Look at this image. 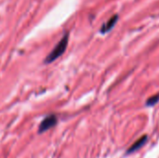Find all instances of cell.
<instances>
[{
	"label": "cell",
	"mask_w": 159,
	"mask_h": 158,
	"mask_svg": "<svg viewBox=\"0 0 159 158\" xmlns=\"http://www.w3.org/2000/svg\"><path fill=\"white\" fill-rule=\"evenodd\" d=\"M68 42H69V33H66L61 39L57 43V45L54 47V48L48 53V55L45 58L44 62L46 64L51 63L53 61H55L58 58H60L61 56H62V54L65 52L67 46H68Z\"/></svg>",
	"instance_id": "cell-1"
},
{
	"label": "cell",
	"mask_w": 159,
	"mask_h": 158,
	"mask_svg": "<svg viewBox=\"0 0 159 158\" xmlns=\"http://www.w3.org/2000/svg\"><path fill=\"white\" fill-rule=\"evenodd\" d=\"M57 123H58V118H57V116L55 115H48L40 123V125L38 127V133L41 134V133H44V132L48 131L51 128L55 127L57 125Z\"/></svg>",
	"instance_id": "cell-2"
},
{
	"label": "cell",
	"mask_w": 159,
	"mask_h": 158,
	"mask_svg": "<svg viewBox=\"0 0 159 158\" xmlns=\"http://www.w3.org/2000/svg\"><path fill=\"white\" fill-rule=\"evenodd\" d=\"M117 20H118V15H114L112 18L109 19L108 21H106V22L102 26V28L100 29V32H101L102 34H106V33L110 32V31L115 27V25L116 24Z\"/></svg>",
	"instance_id": "cell-3"
},
{
	"label": "cell",
	"mask_w": 159,
	"mask_h": 158,
	"mask_svg": "<svg viewBox=\"0 0 159 158\" xmlns=\"http://www.w3.org/2000/svg\"><path fill=\"white\" fill-rule=\"evenodd\" d=\"M147 142V136L145 135V136H143L141 139H139L137 142H135L130 147H129V149L127 151V154L129 155V154H132V153H134V152H136L137 150H139L140 148H142V146H143L144 145V143Z\"/></svg>",
	"instance_id": "cell-4"
},
{
	"label": "cell",
	"mask_w": 159,
	"mask_h": 158,
	"mask_svg": "<svg viewBox=\"0 0 159 158\" xmlns=\"http://www.w3.org/2000/svg\"><path fill=\"white\" fill-rule=\"evenodd\" d=\"M158 102L159 93L158 94H157V95H155V96L150 97V98L147 100V102H146V105H147V106H154V105H156Z\"/></svg>",
	"instance_id": "cell-5"
}]
</instances>
